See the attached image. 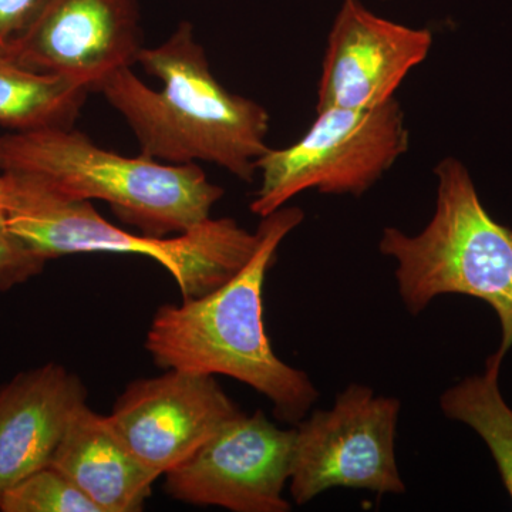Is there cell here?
<instances>
[{
  "label": "cell",
  "mask_w": 512,
  "mask_h": 512,
  "mask_svg": "<svg viewBox=\"0 0 512 512\" xmlns=\"http://www.w3.org/2000/svg\"><path fill=\"white\" fill-rule=\"evenodd\" d=\"M301 208H279L262 218L254 255L220 288L181 305L158 308L146 349L164 370L228 376L274 406L276 419L296 426L319 392L311 377L275 355L264 320V285L279 245L301 225Z\"/></svg>",
  "instance_id": "6da1fadb"
},
{
  "label": "cell",
  "mask_w": 512,
  "mask_h": 512,
  "mask_svg": "<svg viewBox=\"0 0 512 512\" xmlns=\"http://www.w3.org/2000/svg\"><path fill=\"white\" fill-rule=\"evenodd\" d=\"M137 63L163 89H151L124 67L97 92L127 121L141 154L174 165L205 161L254 181L256 161L268 151V111L215 79L191 23H180L160 46L143 47Z\"/></svg>",
  "instance_id": "7a4b0ae2"
},
{
  "label": "cell",
  "mask_w": 512,
  "mask_h": 512,
  "mask_svg": "<svg viewBox=\"0 0 512 512\" xmlns=\"http://www.w3.org/2000/svg\"><path fill=\"white\" fill-rule=\"evenodd\" d=\"M0 171L23 175L69 200H101L150 237L180 235L210 220L224 190L197 164L123 157L74 128L0 137Z\"/></svg>",
  "instance_id": "3957f363"
},
{
  "label": "cell",
  "mask_w": 512,
  "mask_h": 512,
  "mask_svg": "<svg viewBox=\"0 0 512 512\" xmlns=\"http://www.w3.org/2000/svg\"><path fill=\"white\" fill-rule=\"evenodd\" d=\"M436 211L417 235L386 228L379 249L396 262L397 291L410 315L457 293L490 305L501 325L497 353L512 348V229L488 214L466 165L437 164Z\"/></svg>",
  "instance_id": "277c9868"
},
{
  "label": "cell",
  "mask_w": 512,
  "mask_h": 512,
  "mask_svg": "<svg viewBox=\"0 0 512 512\" xmlns=\"http://www.w3.org/2000/svg\"><path fill=\"white\" fill-rule=\"evenodd\" d=\"M2 174L10 231L46 261L93 252L148 256L170 272L183 299H192L234 278L258 247V229L249 232L231 218H210L173 238L130 234L104 220L90 201L69 200L23 175Z\"/></svg>",
  "instance_id": "5b68a950"
},
{
  "label": "cell",
  "mask_w": 512,
  "mask_h": 512,
  "mask_svg": "<svg viewBox=\"0 0 512 512\" xmlns=\"http://www.w3.org/2000/svg\"><path fill=\"white\" fill-rule=\"evenodd\" d=\"M409 148L399 101L369 110L316 111L308 133L291 147L268 151L256 161L261 187L251 211L264 218L306 190L365 194Z\"/></svg>",
  "instance_id": "8992f818"
},
{
  "label": "cell",
  "mask_w": 512,
  "mask_h": 512,
  "mask_svg": "<svg viewBox=\"0 0 512 512\" xmlns=\"http://www.w3.org/2000/svg\"><path fill=\"white\" fill-rule=\"evenodd\" d=\"M400 409V400L352 383L332 409L316 410L293 426L289 493L296 505L338 487L406 493L396 460Z\"/></svg>",
  "instance_id": "52a82bcc"
},
{
  "label": "cell",
  "mask_w": 512,
  "mask_h": 512,
  "mask_svg": "<svg viewBox=\"0 0 512 512\" xmlns=\"http://www.w3.org/2000/svg\"><path fill=\"white\" fill-rule=\"evenodd\" d=\"M295 427L281 429L264 412L239 413L180 466L165 474L175 500L234 512H288Z\"/></svg>",
  "instance_id": "ba28073f"
},
{
  "label": "cell",
  "mask_w": 512,
  "mask_h": 512,
  "mask_svg": "<svg viewBox=\"0 0 512 512\" xmlns=\"http://www.w3.org/2000/svg\"><path fill=\"white\" fill-rule=\"evenodd\" d=\"M143 50L137 0H46L3 57L97 92Z\"/></svg>",
  "instance_id": "9c48e42d"
},
{
  "label": "cell",
  "mask_w": 512,
  "mask_h": 512,
  "mask_svg": "<svg viewBox=\"0 0 512 512\" xmlns=\"http://www.w3.org/2000/svg\"><path fill=\"white\" fill-rule=\"evenodd\" d=\"M239 413L214 376L170 369L127 384L109 417L134 454L161 477Z\"/></svg>",
  "instance_id": "30bf717a"
},
{
  "label": "cell",
  "mask_w": 512,
  "mask_h": 512,
  "mask_svg": "<svg viewBox=\"0 0 512 512\" xmlns=\"http://www.w3.org/2000/svg\"><path fill=\"white\" fill-rule=\"evenodd\" d=\"M431 45L429 29L407 28L373 15L359 0H345L329 33L316 111L382 106Z\"/></svg>",
  "instance_id": "8fae6325"
},
{
  "label": "cell",
  "mask_w": 512,
  "mask_h": 512,
  "mask_svg": "<svg viewBox=\"0 0 512 512\" xmlns=\"http://www.w3.org/2000/svg\"><path fill=\"white\" fill-rule=\"evenodd\" d=\"M86 397L79 377L53 362L0 386V495L49 466Z\"/></svg>",
  "instance_id": "7c38bea8"
},
{
  "label": "cell",
  "mask_w": 512,
  "mask_h": 512,
  "mask_svg": "<svg viewBox=\"0 0 512 512\" xmlns=\"http://www.w3.org/2000/svg\"><path fill=\"white\" fill-rule=\"evenodd\" d=\"M100 512H138L158 478L128 447L109 416L83 404L70 420L49 463Z\"/></svg>",
  "instance_id": "4fadbf2b"
},
{
  "label": "cell",
  "mask_w": 512,
  "mask_h": 512,
  "mask_svg": "<svg viewBox=\"0 0 512 512\" xmlns=\"http://www.w3.org/2000/svg\"><path fill=\"white\" fill-rule=\"evenodd\" d=\"M89 92L70 77L35 72L0 56V126L12 133L72 128Z\"/></svg>",
  "instance_id": "5bb4252c"
},
{
  "label": "cell",
  "mask_w": 512,
  "mask_h": 512,
  "mask_svg": "<svg viewBox=\"0 0 512 512\" xmlns=\"http://www.w3.org/2000/svg\"><path fill=\"white\" fill-rule=\"evenodd\" d=\"M503 360L497 352L488 357L483 375L450 387L441 394L440 407L447 419L467 424L485 441L512 500V409L498 386Z\"/></svg>",
  "instance_id": "9a60e30c"
},
{
  "label": "cell",
  "mask_w": 512,
  "mask_h": 512,
  "mask_svg": "<svg viewBox=\"0 0 512 512\" xmlns=\"http://www.w3.org/2000/svg\"><path fill=\"white\" fill-rule=\"evenodd\" d=\"M3 512H100L64 474L46 466L0 495Z\"/></svg>",
  "instance_id": "2e32d148"
},
{
  "label": "cell",
  "mask_w": 512,
  "mask_h": 512,
  "mask_svg": "<svg viewBox=\"0 0 512 512\" xmlns=\"http://www.w3.org/2000/svg\"><path fill=\"white\" fill-rule=\"evenodd\" d=\"M46 259L33 251L8 227L5 212H0V291L35 278L43 271Z\"/></svg>",
  "instance_id": "e0dca14e"
},
{
  "label": "cell",
  "mask_w": 512,
  "mask_h": 512,
  "mask_svg": "<svg viewBox=\"0 0 512 512\" xmlns=\"http://www.w3.org/2000/svg\"><path fill=\"white\" fill-rule=\"evenodd\" d=\"M46 0H0V56L8 52L10 46L37 15Z\"/></svg>",
  "instance_id": "ac0fdd59"
},
{
  "label": "cell",
  "mask_w": 512,
  "mask_h": 512,
  "mask_svg": "<svg viewBox=\"0 0 512 512\" xmlns=\"http://www.w3.org/2000/svg\"><path fill=\"white\" fill-rule=\"evenodd\" d=\"M8 181H6L5 175H0V212H5L6 214V205H8Z\"/></svg>",
  "instance_id": "d6986e66"
}]
</instances>
